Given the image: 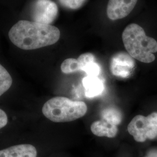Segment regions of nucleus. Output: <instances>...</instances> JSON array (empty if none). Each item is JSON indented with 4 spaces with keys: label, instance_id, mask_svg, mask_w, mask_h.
<instances>
[{
    "label": "nucleus",
    "instance_id": "nucleus-3",
    "mask_svg": "<svg viewBox=\"0 0 157 157\" xmlns=\"http://www.w3.org/2000/svg\"><path fill=\"white\" fill-rule=\"evenodd\" d=\"M87 107L83 101H73L63 97H56L44 104L42 112L54 122H68L85 115Z\"/></svg>",
    "mask_w": 157,
    "mask_h": 157
},
{
    "label": "nucleus",
    "instance_id": "nucleus-16",
    "mask_svg": "<svg viewBox=\"0 0 157 157\" xmlns=\"http://www.w3.org/2000/svg\"><path fill=\"white\" fill-rule=\"evenodd\" d=\"M8 119L6 112L0 108V129L4 128L8 124Z\"/></svg>",
    "mask_w": 157,
    "mask_h": 157
},
{
    "label": "nucleus",
    "instance_id": "nucleus-2",
    "mask_svg": "<svg viewBox=\"0 0 157 157\" xmlns=\"http://www.w3.org/2000/svg\"><path fill=\"white\" fill-rule=\"evenodd\" d=\"M124 47L133 58L144 62L151 63L155 59L157 41L146 35L144 29L136 23L126 27L122 36Z\"/></svg>",
    "mask_w": 157,
    "mask_h": 157
},
{
    "label": "nucleus",
    "instance_id": "nucleus-7",
    "mask_svg": "<svg viewBox=\"0 0 157 157\" xmlns=\"http://www.w3.org/2000/svg\"><path fill=\"white\" fill-rule=\"evenodd\" d=\"M137 1L109 0L107 6V16L112 21L123 19L133 11Z\"/></svg>",
    "mask_w": 157,
    "mask_h": 157
},
{
    "label": "nucleus",
    "instance_id": "nucleus-13",
    "mask_svg": "<svg viewBox=\"0 0 157 157\" xmlns=\"http://www.w3.org/2000/svg\"><path fill=\"white\" fill-rule=\"evenodd\" d=\"M62 72L66 74L80 71V67L78 61L74 58H67L62 62L61 65Z\"/></svg>",
    "mask_w": 157,
    "mask_h": 157
},
{
    "label": "nucleus",
    "instance_id": "nucleus-15",
    "mask_svg": "<svg viewBox=\"0 0 157 157\" xmlns=\"http://www.w3.org/2000/svg\"><path fill=\"white\" fill-rule=\"evenodd\" d=\"M60 4L71 10H77L84 4L86 0H58Z\"/></svg>",
    "mask_w": 157,
    "mask_h": 157
},
{
    "label": "nucleus",
    "instance_id": "nucleus-17",
    "mask_svg": "<svg viewBox=\"0 0 157 157\" xmlns=\"http://www.w3.org/2000/svg\"><path fill=\"white\" fill-rule=\"evenodd\" d=\"M147 157H157V150L150 151Z\"/></svg>",
    "mask_w": 157,
    "mask_h": 157
},
{
    "label": "nucleus",
    "instance_id": "nucleus-5",
    "mask_svg": "<svg viewBox=\"0 0 157 157\" xmlns=\"http://www.w3.org/2000/svg\"><path fill=\"white\" fill-rule=\"evenodd\" d=\"M58 8L52 0H35L32 8V19L34 22L51 25L57 17Z\"/></svg>",
    "mask_w": 157,
    "mask_h": 157
},
{
    "label": "nucleus",
    "instance_id": "nucleus-6",
    "mask_svg": "<svg viewBox=\"0 0 157 157\" xmlns=\"http://www.w3.org/2000/svg\"><path fill=\"white\" fill-rule=\"evenodd\" d=\"M135 67V61L129 54L121 52L112 56L110 69L115 76L128 78L132 75Z\"/></svg>",
    "mask_w": 157,
    "mask_h": 157
},
{
    "label": "nucleus",
    "instance_id": "nucleus-8",
    "mask_svg": "<svg viewBox=\"0 0 157 157\" xmlns=\"http://www.w3.org/2000/svg\"><path fill=\"white\" fill-rule=\"evenodd\" d=\"M37 151L34 146L22 144L12 146L0 150V157H37Z\"/></svg>",
    "mask_w": 157,
    "mask_h": 157
},
{
    "label": "nucleus",
    "instance_id": "nucleus-12",
    "mask_svg": "<svg viewBox=\"0 0 157 157\" xmlns=\"http://www.w3.org/2000/svg\"><path fill=\"white\" fill-rule=\"evenodd\" d=\"M12 82L10 74L5 67L0 64V96L10 89Z\"/></svg>",
    "mask_w": 157,
    "mask_h": 157
},
{
    "label": "nucleus",
    "instance_id": "nucleus-10",
    "mask_svg": "<svg viewBox=\"0 0 157 157\" xmlns=\"http://www.w3.org/2000/svg\"><path fill=\"white\" fill-rule=\"evenodd\" d=\"M91 130L94 135L98 137H115L118 133V127L101 119L93 122L91 125Z\"/></svg>",
    "mask_w": 157,
    "mask_h": 157
},
{
    "label": "nucleus",
    "instance_id": "nucleus-14",
    "mask_svg": "<svg viewBox=\"0 0 157 157\" xmlns=\"http://www.w3.org/2000/svg\"><path fill=\"white\" fill-rule=\"evenodd\" d=\"M82 71L84 72L87 76H98L101 72V67L95 61H93L84 65L82 69Z\"/></svg>",
    "mask_w": 157,
    "mask_h": 157
},
{
    "label": "nucleus",
    "instance_id": "nucleus-1",
    "mask_svg": "<svg viewBox=\"0 0 157 157\" xmlns=\"http://www.w3.org/2000/svg\"><path fill=\"white\" fill-rule=\"evenodd\" d=\"M12 43L24 50H33L56 44L61 33L51 25L22 20L15 24L8 33Z\"/></svg>",
    "mask_w": 157,
    "mask_h": 157
},
{
    "label": "nucleus",
    "instance_id": "nucleus-4",
    "mask_svg": "<svg viewBox=\"0 0 157 157\" xmlns=\"http://www.w3.org/2000/svg\"><path fill=\"white\" fill-rule=\"evenodd\" d=\"M128 131L139 143L154 139L157 136V112H152L147 117L136 116L128 124Z\"/></svg>",
    "mask_w": 157,
    "mask_h": 157
},
{
    "label": "nucleus",
    "instance_id": "nucleus-9",
    "mask_svg": "<svg viewBox=\"0 0 157 157\" xmlns=\"http://www.w3.org/2000/svg\"><path fill=\"white\" fill-rule=\"evenodd\" d=\"M85 95L87 98H93L101 95L104 90L102 80L98 76H87L83 79Z\"/></svg>",
    "mask_w": 157,
    "mask_h": 157
},
{
    "label": "nucleus",
    "instance_id": "nucleus-11",
    "mask_svg": "<svg viewBox=\"0 0 157 157\" xmlns=\"http://www.w3.org/2000/svg\"><path fill=\"white\" fill-rule=\"evenodd\" d=\"M102 119L109 124L118 126L121 123L122 115L120 111L116 108H106L101 112Z\"/></svg>",
    "mask_w": 157,
    "mask_h": 157
}]
</instances>
